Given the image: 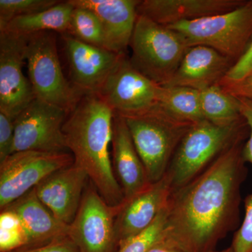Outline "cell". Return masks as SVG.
I'll list each match as a JSON object with an SVG mask.
<instances>
[{
	"label": "cell",
	"mask_w": 252,
	"mask_h": 252,
	"mask_svg": "<svg viewBox=\"0 0 252 252\" xmlns=\"http://www.w3.org/2000/svg\"><path fill=\"white\" fill-rule=\"evenodd\" d=\"M244 144L238 141L203 173L172 190L162 237L181 252L216 251L220 240L238 226L248 173Z\"/></svg>",
	"instance_id": "cell-1"
},
{
	"label": "cell",
	"mask_w": 252,
	"mask_h": 252,
	"mask_svg": "<svg viewBox=\"0 0 252 252\" xmlns=\"http://www.w3.org/2000/svg\"><path fill=\"white\" fill-rule=\"evenodd\" d=\"M114 118V112L99 94H84L68 114L63 132L74 163L86 172L106 203L115 207L124 196L109 156Z\"/></svg>",
	"instance_id": "cell-2"
},
{
	"label": "cell",
	"mask_w": 252,
	"mask_h": 252,
	"mask_svg": "<svg viewBox=\"0 0 252 252\" xmlns=\"http://www.w3.org/2000/svg\"><path fill=\"white\" fill-rule=\"evenodd\" d=\"M247 128L244 119L226 126L205 119L193 124L180 141L167 169L172 190L188 184L231 146L245 140Z\"/></svg>",
	"instance_id": "cell-3"
},
{
	"label": "cell",
	"mask_w": 252,
	"mask_h": 252,
	"mask_svg": "<svg viewBox=\"0 0 252 252\" xmlns=\"http://www.w3.org/2000/svg\"><path fill=\"white\" fill-rule=\"evenodd\" d=\"M123 118L149 182L161 180L180 141L193 124L179 120L157 105L148 112Z\"/></svg>",
	"instance_id": "cell-4"
},
{
	"label": "cell",
	"mask_w": 252,
	"mask_h": 252,
	"mask_svg": "<svg viewBox=\"0 0 252 252\" xmlns=\"http://www.w3.org/2000/svg\"><path fill=\"white\" fill-rule=\"evenodd\" d=\"M130 63L159 86L168 83L189 49L182 34L138 15L131 38Z\"/></svg>",
	"instance_id": "cell-5"
},
{
	"label": "cell",
	"mask_w": 252,
	"mask_h": 252,
	"mask_svg": "<svg viewBox=\"0 0 252 252\" xmlns=\"http://www.w3.org/2000/svg\"><path fill=\"white\" fill-rule=\"evenodd\" d=\"M167 27L182 34L189 47L208 46L235 63L252 38V0L227 12Z\"/></svg>",
	"instance_id": "cell-6"
},
{
	"label": "cell",
	"mask_w": 252,
	"mask_h": 252,
	"mask_svg": "<svg viewBox=\"0 0 252 252\" xmlns=\"http://www.w3.org/2000/svg\"><path fill=\"white\" fill-rule=\"evenodd\" d=\"M26 61L28 77L36 98L68 113L72 112L83 95L63 74L54 32H41L28 36Z\"/></svg>",
	"instance_id": "cell-7"
},
{
	"label": "cell",
	"mask_w": 252,
	"mask_h": 252,
	"mask_svg": "<svg viewBox=\"0 0 252 252\" xmlns=\"http://www.w3.org/2000/svg\"><path fill=\"white\" fill-rule=\"evenodd\" d=\"M73 163V156L67 152L25 151L11 154L0 163L1 210L35 188L53 172Z\"/></svg>",
	"instance_id": "cell-8"
},
{
	"label": "cell",
	"mask_w": 252,
	"mask_h": 252,
	"mask_svg": "<svg viewBox=\"0 0 252 252\" xmlns=\"http://www.w3.org/2000/svg\"><path fill=\"white\" fill-rule=\"evenodd\" d=\"M119 205L106 203L93 184L86 187L68 236L80 252H117L119 245L115 220Z\"/></svg>",
	"instance_id": "cell-9"
},
{
	"label": "cell",
	"mask_w": 252,
	"mask_h": 252,
	"mask_svg": "<svg viewBox=\"0 0 252 252\" xmlns=\"http://www.w3.org/2000/svg\"><path fill=\"white\" fill-rule=\"evenodd\" d=\"M68 114L61 107L35 97L14 119L12 154L25 151L66 152L63 127Z\"/></svg>",
	"instance_id": "cell-10"
},
{
	"label": "cell",
	"mask_w": 252,
	"mask_h": 252,
	"mask_svg": "<svg viewBox=\"0 0 252 252\" xmlns=\"http://www.w3.org/2000/svg\"><path fill=\"white\" fill-rule=\"evenodd\" d=\"M160 87L139 72L124 56L98 94L114 114L130 117L155 107Z\"/></svg>",
	"instance_id": "cell-11"
},
{
	"label": "cell",
	"mask_w": 252,
	"mask_h": 252,
	"mask_svg": "<svg viewBox=\"0 0 252 252\" xmlns=\"http://www.w3.org/2000/svg\"><path fill=\"white\" fill-rule=\"evenodd\" d=\"M28 39L0 31V112L14 120L36 97L23 72Z\"/></svg>",
	"instance_id": "cell-12"
},
{
	"label": "cell",
	"mask_w": 252,
	"mask_h": 252,
	"mask_svg": "<svg viewBox=\"0 0 252 252\" xmlns=\"http://www.w3.org/2000/svg\"><path fill=\"white\" fill-rule=\"evenodd\" d=\"M62 36L72 86L82 95L98 94L126 55L87 44L67 32Z\"/></svg>",
	"instance_id": "cell-13"
},
{
	"label": "cell",
	"mask_w": 252,
	"mask_h": 252,
	"mask_svg": "<svg viewBox=\"0 0 252 252\" xmlns=\"http://www.w3.org/2000/svg\"><path fill=\"white\" fill-rule=\"evenodd\" d=\"M171 191V181L166 173L161 180L150 184L142 191L119 205L115 220L119 248L153 223L166 205Z\"/></svg>",
	"instance_id": "cell-14"
},
{
	"label": "cell",
	"mask_w": 252,
	"mask_h": 252,
	"mask_svg": "<svg viewBox=\"0 0 252 252\" xmlns=\"http://www.w3.org/2000/svg\"><path fill=\"white\" fill-rule=\"evenodd\" d=\"M89 179L82 168L73 163L53 172L34 189L51 213L69 225L77 215Z\"/></svg>",
	"instance_id": "cell-15"
},
{
	"label": "cell",
	"mask_w": 252,
	"mask_h": 252,
	"mask_svg": "<svg viewBox=\"0 0 252 252\" xmlns=\"http://www.w3.org/2000/svg\"><path fill=\"white\" fill-rule=\"evenodd\" d=\"M75 6L87 8L97 15L102 23L104 48L126 55L137 16V0H69Z\"/></svg>",
	"instance_id": "cell-16"
},
{
	"label": "cell",
	"mask_w": 252,
	"mask_h": 252,
	"mask_svg": "<svg viewBox=\"0 0 252 252\" xmlns=\"http://www.w3.org/2000/svg\"><path fill=\"white\" fill-rule=\"evenodd\" d=\"M234 63L208 46H190L173 77L163 86H185L202 91L219 84Z\"/></svg>",
	"instance_id": "cell-17"
},
{
	"label": "cell",
	"mask_w": 252,
	"mask_h": 252,
	"mask_svg": "<svg viewBox=\"0 0 252 252\" xmlns=\"http://www.w3.org/2000/svg\"><path fill=\"white\" fill-rule=\"evenodd\" d=\"M112 167L124 200L132 198L149 185L143 162L136 150L125 120L114 114L112 130Z\"/></svg>",
	"instance_id": "cell-18"
},
{
	"label": "cell",
	"mask_w": 252,
	"mask_h": 252,
	"mask_svg": "<svg viewBox=\"0 0 252 252\" xmlns=\"http://www.w3.org/2000/svg\"><path fill=\"white\" fill-rule=\"evenodd\" d=\"M243 0H144L137 14L168 26L222 14L241 6Z\"/></svg>",
	"instance_id": "cell-19"
},
{
	"label": "cell",
	"mask_w": 252,
	"mask_h": 252,
	"mask_svg": "<svg viewBox=\"0 0 252 252\" xmlns=\"http://www.w3.org/2000/svg\"><path fill=\"white\" fill-rule=\"evenodd\" d=\"M3 210L14 212L19 217L27 237V245L23 248L39 246L68 235L69 225L51 213L36 196L34 189Z\"/></svg>",
	"instance_id": "cell-20"
},
{
	"label": "cell",
	"mask_w": 252,
	"mask_h": 252,
	"mask_svg": "<svg viewBox=\"0 0 252 252\" xmlns=\"http://www.w3.org/2000/svg\"><path fill=\"white\" fill-rule=\"evenodd\" d=\"M74 6L69 1H59L49 9L28 16H19L10 21L0 31L21 35L30 36L41 32L69 31Z\"/></svg>",
	"instance_id": "cell-21"
},
{
	"label": "cell",
	"mask_w": 252,
	"mask_h": 252,
	"mask_svg": "<svg viewBox=\"0 0 252 252\" xmlns=\"http://www.w3.org/2000/svg\"><path fill=\"white\" fill-rule=\"evenodd\" d=\"M157 106L182 122L195 124L205 119L200 91L191 88L160 86Z\"/></svg>",
	"instance_id": "cell-22"
},
{
	"label": "cell",
	"mask_w": 252,
	"mask_h": 252,
	"mask_svg": "<svg viewBox=\"0 0 252 252\" xmlns=\"http://www.w3.org/2000/svg\"><path fill=\"white\" fill-rule=\"evenodd\" d=\"M200 106L204 119L217 125H231L243 120L238 98L220 84L200 91Z\"/></svg>",
	"instance_id": "cell-23"
},
{
	"label": "cell",
	"mask_w": 252,
	"mask_h": 252,
	"mask_svg": "<svg viewBox=\"0 0 252 252\" xmlns=\"http://www.w3.org/2000/svg\"><path fill=\"white\" fill-rule=\"evenodd\" d=\"M67 33L87 44L104 48L102 23L98 16L87 8L74 6Z\"/></svg>",
	"instance_id": "cell-24"
},
{
	"label": "cell",
	"mask_w": 252,
	"mask_h": 252,
	"mask_svg": "<svg viewBox=\"0 0 252 252\" xmlns=\"http://www.w3.org/2000/svg\"><path fill=\"white\" fill-rule=\"evenodd\" d=\"M27 245V237L20 220L14 212L1 210L0 214V252H12Z\"/></svg>",
	"instance_id": "cell-25"
},
{
	"label": "cell",
	"mask_w": 252,
	"mask_h": 252,
	"mask_svg": "<svg viewBox=\"0 0 252 252\" xmlns=\"http://www.w3.org/2000/svg\"><path fill=\"white\" fill-rule=\"evenodd\" d=\"M165 206L148 228L128 239L121 245L117 252H148L163 233L166 223Z\"/></svg>",
	"instance_id": "cell-26"
},
{
	"label": "cell",
	"mask_w": 252,
	"mask_h": 252,
	"mask_svg": "<svg viewBox=\"0 0 252 252\" xmlns=\"http://www.w3.org/2000/svg\"><path fill=\"white\" fill-rule=\"evenodd\" d=\"M59 2L56 0H0V28L15 18L40 12Z\"/></svg>",
	"instance_id": "cell-27"
},
{
	"label": "cell",
	"mask_w": 252,
	"mask_h": 252,
	"mask_svg": "<svg viewBox=\"0 0 252 252\" xmlns=\"http://www.w3.org/2000/svg\"><path fill=\"white\" fill-rule=\"evenodd\" d=\"M245 213L243 222L232 241L233 252H252V193L245 200Z\"/></svg>",
	"instance_id": "cell-28"
},
{
	"label": "cell",
	"mask_w": 252,
	"mask_h": 252,
	"mask_svg": "<svg viewBox=\"0 0 252 252\" xmlns=\"http://www.w3.org/2000/svg\"><path fill=\"white\" fill-rule=\"evenodd\" d=\"M252 73V38L243 56L233 64L219 84H228L241 80Z\"/></svg>",
	"instance_id": "cell-29"
},
{
	"label": "cell",
	"mask_w": 252,
	"mask_h": 252,
	"mask_svg": "<svg viewBox=\"0 0 252 252\" xmlns=\"http://www.w3.org/2000/svg\"><path fill=\"white\" fill-rule=\"evenodd\" d=\"M14 119L0 112V163L12 154L14 143Z\"/></svg>",
	"instance_id": "cell-30"
},
{
	"label": "cell",
	"mask_w": 252,
	"mask_h": 252,
	"mask_svg": "<svg viewBox=\"0 0 252 252\" xmlns=\"http://www.w3.org/2000/svg\"><path fill=\"white\" fill-rule=\"evenodd\" d=\"M12 252H80L68 235L60 237L49 243L32 248L20 249Z\"/></svg>",
	"instance_id": "cell-31"
},
{
	"label": "cell",
	"mask_w": 252,
	"mask_h": 252,
	"mask_svg": "<svg viewBox=\"0 0 252 252\" xmlns=\"http://www.w3.org/2000/svg\"><path fill=\"white\" fill-rule=\"evenodd\" d=\"M240 112L248 127L249 137L244 144L243 154L245 162L252 165V101L240 99Z\"/></svg>",
	"instance_id": "cell-32"
},
{
	"label": "cell",
	"mask_w": 252,
	"mask_h": 252,
	"mask_svg": "<svg viewBox=\"0 0 252 252\" xmlns=\"http://www.w3.org/2000/svg\"><path fill=\"white\" fill-rule=\"evenodd\" d=\"M220 85L237 98L252 101V73L248 77L236 82Z\"/></svg>",
	"instance_id": "cell-33"
},
{
	"label": "cell",
	"mask_w": 252,
	"mask_h": 252,
	"mask_svg": "<svg viewBox=\"0 0 252 252\" xmlns=\"http://www.w3.org/2000/svg\"><path fill=\"white\" fill-rule=\"evenodd\" d=\"M148 252H182L176 248L171 244L162 237V235L158 240L151 248Z\"/></svg>",
	"instance_id": "cell-34"
},
{
	"label": "cell",
	"mask_w": 252,
	"mask_h": 252,
	"mask_svg": "<svg viewBox=\"0 0 252 252\" xmlns=\"http://www.w3.org/2000/svg\"><path fill=\"white\" fill-rule=\"evenodd\" d=\"M213 252H233V251L231 247H229V248L225 249V250H221V251H215Z\"/></svg>",
	"instance_id": "cell-35"
}]
</instances>
